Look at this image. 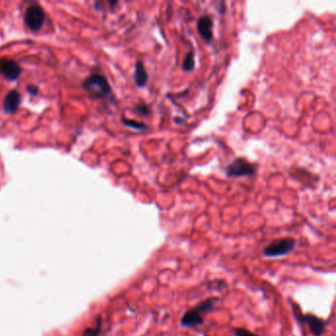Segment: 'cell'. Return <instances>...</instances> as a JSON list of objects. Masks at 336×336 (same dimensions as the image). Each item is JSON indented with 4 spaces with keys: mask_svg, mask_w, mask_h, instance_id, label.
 Returning a JSON list of instances; mask_svg holds the SVG:
<instances>
[{
    "mask_svg": "<svg viewBox=\"0 0 336 336\" xmlns=\"http://www.w3.org/2000/svg\"><path fill=\"white\" fill-rule=\"evenodd\" d=\"M219 299L217 297H211L202 301L201 303H199L196 307L189 309L183 316L181 321L182 325L188 328L202 325L204 323L203 316L210 312L215 307Z\"/></svg>",
    "mask_w": 336,
    "mask_h": 336,
    "instance_id": "6da1fadb",
    "label": "cell"
},
{
    "mask_svg": "<svg viewBox=\"0 0 336 336\" xmlns=\"http://www.w3.org/2000/svg\"><path fill=\"white\" fill-rule=\"evenodd\" d=\"M83 88L94 99H105L111 94V88L108 79L99 73L88 76L83 82Z\"/></svg>",
    "mask_w": 336,
    "mask_h": 336,
    "instance_id": "7a4b0ae2",
    "label": "cell"
},
{
    "mask_svg": "<svg viewBox=\"0 0 336 336\" xmlns=\"http://www.w3.org/2000/svg\"><path fill=\"white\" fill-rule=\"evenodd\" d=\"M296 243V240L292 238H283L275 240L264 249L263 255L267 257L286 256L295 249Z\"/></svg>",
    "mask_w": 336,
    "mask_h": 336,
    "instance_id": "3957f363",
    "label": "cell"
},
{
    "mask_svg": "<svg viewBox=\"0 0 336 336\" xmlns=\"http://www.w3.org/2000/svg\"><path fill=\"white\" fill-rule=\"evenodd\" d=\"M46 20V13L43 8L38 3L32 4L28 7L24 16V22L31 31H40Z\"/></svg>",
    "mask_w": 336,
    "mask_h": 336,
    "instance_id": "277c9868",
    "label": "cell"
},
{
    "mask_svg": "<svg viewBox=\"0 0 336 336\" xmlns=\"http://www.w3.org/2000/svg\"><path fill=\"white\" fill-rule=\"evenodd\" d=\"M256 167L244 158H237L232 162L226 170L227 175L230 177H239V176H250L256 174Z\"/></svg>",
    "mask_w": 336,
    "mask_h": 336,
    "instance_id": "5b68a950",
    "label": "cell"
},
{
    "mask_svg": "<svg viewBox=\"0 0 336 336\" xmlns=\"http://www.w3.org/2000/svg\"><path fill=\"white\" fill-rule=\"evenodd\" d=\"M296 319L298 322L301 323H306L309 326L310 332L315 336H322L323 335L325 327L327 325V322L324 321L321 318H318L315 315L311 313H307V315H303L300 311L296 312Z\"/></svg>",
    "mask_w": 336,
    "mask_h": 336,
    "instance_id": "8992f818",
    "label": "cell"
},
{
    "mask_svg": "<svg viewBox=\"0 0 336 336\" xmlns=\"http://www.w3.org/2000/svg\"><path fill=\"white\" fill-rule=\"evenodd\" d=\"M22 73V68L13 59L0 58V75L9 81H16Z\"/></svg>",
    "mask_w": 336,
    "mask_h": 336,
    "instance_id": "52a82bcc",
    "label": "cell"
},
{
    "mask_svg": "<svg viewBox=\"0 0 336 336\" xmlns=\"http://www.w3.org/2000/svg\"><path fill=\"white\" fill-rule=\"evenodd\" d=\"M197 31L203 40L210 42L213 39V19L209 15H203L197 21Z\"/></svg>",
    "mask_w": 336,
    "mask_h": 336,
    "instance_id": "ba28073f",
    "label": "cell"
},
{
    "mask_svg": "<svg viewBox=\"0 0 336 336\" xmlns=\"http://www.w3.org/2000/svg\"><path fill=\"white\" fill-rule=\"evenodd\" d=\"M21 95L17 90L9 91L3 102V110L7 115H13L20 107Z\"/></svg>",
    "mask_w": 336,
    "mask_h": 336,
    "instance_id": "9c48e42d",
    "label": "cell"
},
{
    "mask_svg": "<svg viewBox=\"0 0 336 336\" xmlns=\"http://www.w3.org/2000/svg\"><path fill=\"white\" fill-rule=\"evenodd\" d=\"M135 81L137 87H145L148 82V73L146 72L142 61H137L135 65Z\"/></svg>",
    "mask_w": 336,
    "mask_h": 336,
    "instance_id": "30bf717a",
    "label": "cell"
},
{
    "mask_svg": "<svg viewBox=\"0 0 336 336\" xmlns=\"http://www.w3.org/2000/svg\"><path fill=\"white\" fill-rule=\"evenodd\" d=\"M195 63H194V55L192 53H188L185 56L184 62H183V69L184 71H192L194 69Z\"/></svg>",
    "mask_w": 336,
    "mask_h": 336,
    "instance_id": "8fae6325",
    "label": "cell"
},
{
    "mask_svg": "<svg viewBox=\"0 0 336 336\" xmlns=\"http://www.w3.org/2000/svg\"><path fill=\"white\" fill-rule=\"evenodd\" d=\"M122 123H123L125 126L131 127V128L136 129V130H145V129L147 128V125L144 124V123H142V122L131 121V120H126L125 118H122Z\"/></svg>",
    "mask_w": 336,
    "mask_h": 336,
    "instance_id": "7c38bea8",
    "label": "cell"
},
{
    "mask_svg": "<svg viewBox=\"0 0 336 336\" xmlns=\"http://www.w3.org/2000/svg\"><path fill=\"white\" fill-rule=\"evenodd\" d=\"M233 333L235 336H259L244 328H234Z\"/></svg>",
    "mask_w": 336,
    "mask_h": 336,
    "instance_id": "4fadbf2b",
    "label": "cell"
},
{
    "mask_svg": "<svg viewBox=\"0 0 336 336\" xmlns=\"http://www.w3.org/2000/svg\"><path fill=\"white\" fill-rule=\"evenodd\" d=\"M136 110H137V113H138L139 115L144 116V117L148 116L149 114H150V109H149L148 107H147L146 105H144V104H139V105H137V106H136Z\"/></svg>",
    "mask_w": 336,
    "mask_h": 336,
    "instance_id": "5bb4252c",
    "label": "cell"
},
{
    "mask_svg": "<svg viewBox=\"0 0 336 336\" xmlns=\"http://www.w3.org/2000/svg\"><path fill=\"white\" fill-rule=\"evenodd\" d=\"M27 92L32 96H37L40 92V89H39V87H37L35 85H28Z\"/></svg>",
    "mask_w": 336,
    "mask_h": 336,
    "instance_id": "9a60e30c",
    "label": "cell"
}]
</instances>
